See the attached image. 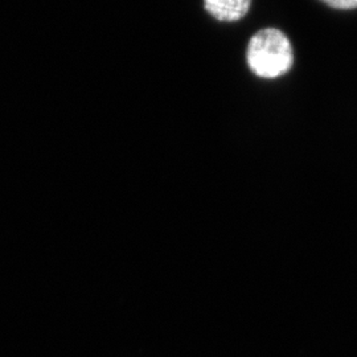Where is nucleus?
<instances>
[{"mask_svg": "<svg viewBox=\"0 0 357 357\" xmlns=\"http://www.w3.org/2000/svg\"><path fill=\"white\" fill-rule=\"evenodd\" d=\"M246 63L255 76L278 78L289 73L294 64L293 45L277 28H264L249 40Z\"/></svg>", "mask_w": 357, "mask_h": 357, "instance_id": "nucleus-1", "label": "nucleus"}, {"mask_svg": "<svg viewBox=\"0 0 357 357\" xmlns=\"http://www.w3.org/2000/svg\"><path fill=\"white\" fill-rule=\"evenodd\" d=\"M252 0H204L205 10L218 22H238L249 13Z\"/></svg>", "mask_w": 357, "mask_h": 357, "instance_id": "nucleus-2", "label": "nucleus"}, {"mask_svg": "<svg viewBox=\"0 0 357 357\" xmlns=\"http://www.w3.org/2000/svg\"><path fill=\"white\" fill-rule=\"evenodd\" d=\"M328 7L335 8V10H343V11H349L357 8V0H320Z\"/></svg>", "mask_w": 357, "mask_h": 357, "instance_id": "nucleus-3", "label": "nucleus"}]
</instances>
